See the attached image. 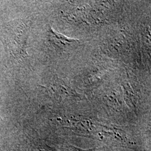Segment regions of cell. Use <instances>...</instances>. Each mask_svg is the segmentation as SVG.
Segmentation results:
<instances>
[{
	"label": "cell",
	"instance_id": "1",
	"mask_svg": "<svg viewBox=\"0 0 151 151\" xmlns=\"http://www.w3.org/2000/svg\"><path fill=\"white\" fill-rule=\"evenodd\" d=\"M17 27V22L14 20L8 22L0 30V40L6 50H8L10 54L16 59L24 57V53Z\"/></svg>",
	"mask_w": 151,
	"mask_h": 151
},
{
	"label": "cell",
	"instance_id": "2",
	"mask_svg": "<svg viewBox=\"0 0 151 151\" xmlns=\"http://www.w3.org/2000/svg\"><path fill=\"white\" fill-rule=\"evenodd\" d=\"M0 120H1V116H0Z\"/></svg>",
	"mask_w": 151,
	"mask_h": 151
}]
</instances>
